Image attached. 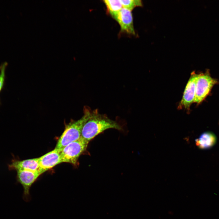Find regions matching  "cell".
<instances>
[{"instance_id":"4","label":"cell","mask_w":219,"mask_h":219,"mask_svg":"<svg viewBox=\"0 0 219 219\" xmlns=\"http://www.w3.org/2000/svg\"><path fill=\"white\" fill-rule=\"evenodd\" d=\"M217 83L218 81L211 76L209 70L204 73L199 74L196 82L194 102L197 104L201 103Z\"/></svg>"},{"instance_id":"14","label":"cell","mask_w":219,"mask_h":219,"mask_svg":"<svg viewBox=\"0 0 219 219\" xmlns=\"http://www.w3.org/2000/svg\"></svg>"},{"instance_id":"8","label":"cell","mask_w":219,"mask_h":219,"mask_svg":"<svg viewBox=\"0 0 219 219\" xmlns=\"http://www.w3.org/2000/svg\"><path fill=\"white\" fill-rule=\"evenodd\" d=\"M61 152V151L55 148L39 158V167L38 171L41 175L62 163Z\"/></svg>"},{"instance_id":"13","label":"cell","mask_w":219,"mask_h":219,"mask_svg":"<svg viewBox=\"0 0 219 219\" xmlns=\"http://www.w3.org/2000/svg\"><path fill=\"white\" fill-rule=\"evenodd\" d=\"M8 63L4 62L0 65V92L4 85L5 78V69Z\"/></svg>"},{"instance_id":"3","label":"cell","mask_w":219,"mask_h":219,"mask_svg":"<svg viewBox=\"0 0 219 219\" xmlns=\"http://www.w3.org/2000/svg\"><path fill=\"white\" fill-rule=\"evenodd\" d=\"M89 143L81 137L68 144L61 152L62 163H68L76 165L80 156L86 149Z\"/></svg>"},{"instance_id":"1","label":"cell","mask_w":219,"mask_h":219,"mask_svg":"<svg viewBox=\"0 0 219 219\" xmlns=\"http://www.w3.org/2000/svg\"><path fill=\"white\" fill-rule=\"evenodd\" d=\"M110 129L120 131L123 129L116 121L111 119L105 114L100 113L97 109H91L83 125L81 137L89 142L98 134Z\"/></svg>"},{"instance_id":"7","label":"cell","mask_w":219,"mask_h":219,"mask_svg":"<svg viewBox=\"0 0 219 219\" xmlns=\"http://www.w3.org/2000/svg\"><path fill=\"white\" fill-rule=\"evenodd\" d=\"M199 74L192 72L185 87L182 99L178 106L179 109L184 108L189 111L191 104L194 102L196 81Z\"/></svg>"},{"instance_id":"12","label":"cell","mask_w":219,"mask_h":219,"mask_svg":"<svg viewBox=\"0 0 219 219\" xmlns=\"http://www.w3.org/2000/svg\"><path fill=\"white\" fill-rule=\"evenodd\" d=\"M120 1L123 8H126L131 11L135 8L141 6L142 5L141 1L140 0H121Z\"/></svg>"},{"instance_id":"5","label":"cell","mask_w":219,"mask_h":219,"mask_svg":"<svg viewBox=\"0 0 219 219\" xmlns=\"http://www.w3.org/2000/svg\"><path fill=\"white\" fill-rule=\"evenodd\" d=\"M17 182L23 188V198L26 202L31 200L30 189L32 185L41 175L38 171L18 170L16 171Z\"/></svg>"},{"instance_id":"2","label":"cell","mask_w":219,"mask_h":219,"mask_svg":"<svg viewBox=\"0 0 219 219\" xmlns=\"http://www.w3.org/2000/svg\"><path fill=\"white\" fill-rule=\"evenodd\" d=\"M91 109L87 106L83 109V115L77 120H72L66 125L65 129L58 139L55 148L61 151L68 144L79 139L83 125L88 119Z\"/></svg>"},{"instance_id":"6","label":"cell","mask_w":219,"mask_h":219,"mask_svg":"<svg viewBox=\"0 0 219 219\" xmlns=\"http://www.w3.org/2000/svg\"><path fill=\"white\" fill-rule=\"evenodd\" d=\"M110 15L119 24L121 33L131 35H135L131 11L123 8L119 11Z\"/></svg>"},{"instance_id":"9","label":"cell","mask_w":219,"mask_h":219,"mask_svg":"<svg viewBox=\"0 0 219 219\" xmlns=\"http://www.w3.org/2000/svg\"><path fill=\"white\" fill-rule=\"evenodd\" d=\"M39 167V158H35L24 160L12 159L10 164L8 165L10 170L38 171Z\"/></svg>"},{"instance_id":"11","label":"cell","mask_w":219,"mask_h":219,"mask_svg":"<svg viewBox=\"0 0 219 219\" xmlns=\"http://www.w3.org/2000/svg\"><path fill=\"white\" fill-rule=\"evenodd\" d=\"M103 2L110 14L117 12L123 8L119 0H104Z\"/></svg>"},{"instance_id":"10","label":"cell","mask_w":219,"mask_h":219,"mask_svg":"<svg viewBox=\"0 0 219 219\" xmlns=\"http://www.w3.org/2000/svg\"><path fill=\"white\" fill-rule=\"evenodd\" d=\"M195 141L196 145L199 148L206 149L211 148L215 144L217 137L212 132L206 131L202 134Z\"/></svg>"}]
</instances>
